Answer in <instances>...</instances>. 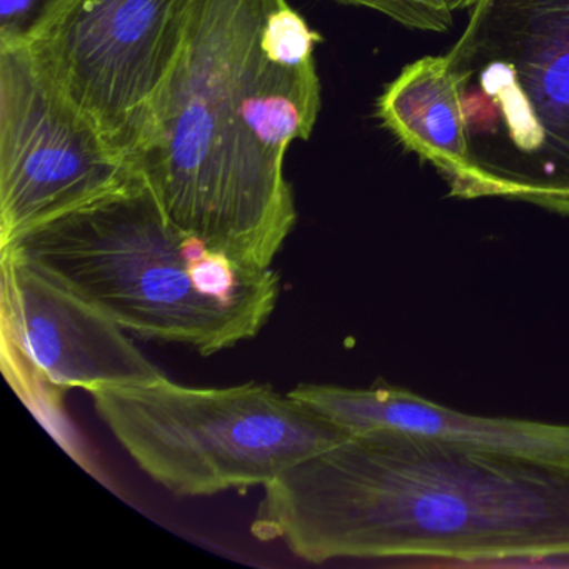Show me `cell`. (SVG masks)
<instances>
[{
    "instance_id": "4",
    "label": "cell",
    "mask_w": 569,
    "mask_h": 569,
    "mask_svg": "<svg viewBox=\"0 0 569 569\" xmlns=\"http://www.w3.org/2000/svg\"><path fill=\"white\" fill-rule=\"evenodd\" d=\"M449 62L475 166L471 199L569 216V0H478Z\"/></svg>"
},
{
    "instance_id": "2",
    "label": "cell",
    "mask_w": 569,
    "mask_h": 569,
    "mask_svg": "<svg viewBox=\"0 0 569 569\" xmlns=\"http://www.w3.org/2000/svg\"><path fill=\"white\" fill-rule=\"evenodd\" d=\"M251 529L316 565H569V466L405 432L346 436L266 485Z\"/></svg>"
},
{
    "instance_id": "1",
    "label": "cell",
    "mask_w": 569,
    "mask_h": 569,
    "mask_svg": "<svg viewBox=\"0 0 569 569\" xmlns=\"http://www.w3.org/2000/svg\"><path fill=\"white\" fill-rule=\"evenodd\" d=\"M318 42L288 0H194L131 162L178 228L251 271L271 269L298 221L284 161L321 111Z\"/></svg>"
},
{
    "instance_id": "12",
    "label": "cell",
    "mask_w": 569,
    "mask_h": 569,
    "mask_svg": "<svg viewBox=\"0 0 569 569\" xmlns=\"http://www.w3.org/2000/svg\"><path fill=\"white\" fill-rule=\"evenodd\" d=\"M74 0H0V51L26 49Z\"/></svg>"
},
{
    "instance_id": "6",
    "label": "cell",
    "mask_w": 569,
    "mask_h": 569,
    "mask_svg": "<svg viewBox=\"0 0 569 569\" xmlns=\"http://www.w3.org/2000/svg\"><path fill=\"white\" fill-rule=\"evenodd\" d=\"M194 0H74L28 52L131 164L188 38Z\"/></svg>"
},
{
    "instance_id": "3",
    "label": "cell",
    "mask_w": 569,
    "mask_h": 569,
    "mask_svg": "<svg viewBox=\"0 0 569 569\" xmlns=\"http://www.w3.org/2000/svg\"><path fill=\"white\" fill-rule=\"evenodd\" d=\"M6 246L124 331L202 356L256 338L281 295L278 272L242 268L178 228L136 172L116 191Z\"/></svg>"
},
{
    "instance_id": "10",
    "label": "cell",
    "mask_w": 569,
    "mask_h": 569,
    "mask_svg": "<svg viewBox=\"0 0 569 569\" xmlns=\"http://www.w3.org/2000/svg\"><path fill=\"white\" fill-rule=\"evenodd\" d=\"M376 114L406 151L438 171L449 194L471 199L475 166L461 86L448 54L406 66L379 96Z\"/></svg>"
},
{
    "instance_id": "7",
    "label": "cell",
    "mask_w": 569,
    "mask_h": 569,
    "mask_svg": "<svg viewBox=\"0 0 569 569\" xmlns=\"http://www.w3.org/2000/svg\"><path fill=\"white\" fill-rule=\"evenodd\" d=\"M132 174L28 49L0 51V248Z\"/></svg>"
},
{
    "instance_id": "11",
    "label": "cell",
    "mask_w": 569,
    "mask_h": 569,
    "mask_svg": "<svg viewBox=\"0 0 569 569\" xmlns=\"http://www.w3.org/2000/svg\"><path fill=\"white\" fill-rule=\"evenodd\" d=\"M335 2L372 9L409 29L446 32L452 28L456 12L469 11L478 0H335Z\"/></svg>"
},
{
    "instance_id": "8",
    "label": "cell",
    "mask_w": 569,
    "mask_h": 569,
    "mask_svg": "<svg viewBox=\"0 0 569 569\" xmlns=\"http://www.w3.org/2000/svg\"><path fill=\"white\" fill-rule=\"evenodd\" d=\"M0 262L6 372L26 402L61 409L66 389L166 378L114 319L41 266L11 246L0 248Z\"/></svg>"
},
{
    "instance_id": "9",
    "label": "cell",
    "mask_w": 569,
    "mask_h": 569,
    "mask_svg": "<svg viewBox=\"0 0 569 569\" xmlns=\"http://www.w3.org/2000/svg\"><path fill=\"white\" fill-rule=\"evenodd\" d=\"M289 396L348 436L405 432L551 465L569 466V425L486 418L429 401L392 386H296Z\"/></svg>"
},
{
    "instance_id": "5",
    "label": "cell",
    "mask_w": 569,
    "mask_h": 569,
    "mask_svg": "<svg viewBox=\"0 0 569 569\" xmlns=\"http://www.w3.org/2000/svg\"><path fill=\"white\" fill-rule=\"evenodd\" d=\"M136 465L178 496L266 486L346 438L269 385L191 388L168 378L89 391Z\"/></svg>"
}]
</instances>
